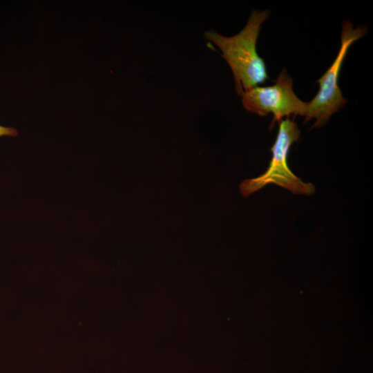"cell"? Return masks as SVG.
<instances>
[{
	"mask_svg": "<svg viewBox=\"0 0 373 373\" xmlns=\"http://www.w3.org/2000/svg\"><path fill=\"white\" fill-rule=\"evenodd\" d=\"M241 96L247 111L260 116L273 114L271 126L284 117L298 115L305 117L307 112V102L295 94L292 79L285 69L280 71L273 85L253 87L244 91Z\"/></svg>",
	"mask_w": 373,
	"mask_h": 373,
	"instance_id": "277c9868",
	"label": "cell"
},
{
	"mask_svg": "<svg viewBox=\"0 0 373 373\" xmlns=\"http://www.w3.org/2000/svg\"><path fill=\"white\" fill-rule=\"evenodd\" d=\"M18 134L17 131L13 128L6 127L0 125V137L11 136L15 137Z\"/></svg>",
	"mask_w": 373,
	"mask_h": 373,
	"instance_id": "5b68a950",
	"label": "cell"
},
{
	"mask_svg": "<svg viewBox=\"0 0 373 373\" xmlns=\"http://www.w3.org/2000/svg\"><path fill=\"white\" fill-rule=\"evenodd\" d=\"M366 32L365 26H359L354 28L350 21H343L339 51L332 65L316 81L319 84L317 94L307 102L305 120L307 122L315 119L314 127L323 126L334 113L346 104L347 99L343 96L338 83L340 70L352 44L364 37Z\"/></svg>",
	"mask_w": 373,
	"mask_h": 373,
	"instance_id": "3957f363",
	"label": "cell"
},
{
	"mask_svg": "<svg viewBox=\"0 0 373 373\" xmlns=\"http://www.w3.org/2000/svg\"><path fill=\"white\" fill-rule=\"evenodd\" d=\"M269 16V10H253L245 28L231 37H224L212 30L204 32V37L220 49L233 72L236 91L240 95L269 78L265 63L256 50L260 26Z\"/></svg>",
	"mask_w": 373,
	"mask_h": 373,
	"instance_id": "6da1fadb",
	"label": "cell"
},
{
	"mask_svg": "<svg viewBox=\"0 0 373 373\" xmlns=\"http://www.w3.org/2000/svg\"><path fill=\"white\" fill-rule=\"evenodd\" d=\"M300 131L294 120L286 118L279 122L275 142L271 148V160L267 171L262 175L245 180L239 185L241 194L248 197L269 184H275L295 194L311 195L315 186L303 182L289 169L287 157L291 144L300 138Z\"/></svg>",
	"mask_w": 373,
	"mask_h": 373,
	"instance_id": "7a4b0ae2",
	"label": "cell"
}]
</instances>
